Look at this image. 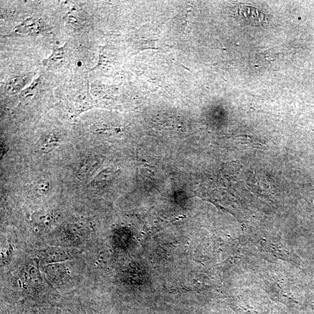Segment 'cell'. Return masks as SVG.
I'll list each match as a JSON object with an SVG mask.
<instances>
[{
    "label": "cell",
    "mask_w": 314,
    "mask_h": 314,
    "mask_svg": "<svg viewBox=\"0 0 314 314\" xmlns=\"http://www.w3.org/2000/svg\"><path fill=\"white\" fill-rule=\"evenodd\" d=\"M42 256L50 264L61 263L70 258V255L66 250L60 248L48 249L44 252Z\"/></svg>",
    "instance_id": "cell-1"
},
{
    "label": "cell",
    "mask_w": 314,
    "mask_h": 314,
    "mask_svg": "<svg viewBox=\"0 0 314 314\" xmlns=\"http://www.w3.org/2000/svg\"><path fill=\"white\" fill-rule=\"evenodd\" d=\"M16 31L20 34H32L41 31L40 20L35 18H29L16 27Z\"/></svg>",
    "instance_id": "cell-2"
},
{
    "label": "cell",
    "mask_w": 314,
    "mask_h": 314,
    "mask_svg": "<svg viewBox=\"0 0 314 314\" xmlns=\"http://www.w3.org/2000/svg\"><path fill=\"white\" fill-rule=\"evenodd\" d=\"M240 15L252 23L261 24L264 22L265 17L263 13L257 9L252 7H242L240 8Z\"/></svg>",
    "instance_id": "cell-3"
},
{
    "label": "cell",
    "mask_w": 314,
    "mask_h": 314,
    "mask_svg": "<svg viewBox=\"0 0 314 314\" xmlns=\"http://www.w3.org/2000/svg\"><path fill=\"white\" fill-rule=\"evenodd\" d=\"M28 78L26 76H17L11 78L7 81L5 86V92L8 94L14 95L20 91L26 85Z\"/></svg>",
    "instance_id": "cell-4"
},
{
    "label": "cell",
    "mask_w": 314,
    "mask_h": 314,
    "mask_svg": "<svg viewBox=\"0 0 314 314\" xmlns=\"http://www.w3.org/2000/svg\"><path fill=\"white\" fill-rule=\"evenodd\" d=\"M25 281L33 287L40 286L42 282V277L39 269L34 265H29L25 269L24 273Z\"/></svg>",
    "instance_id": "cell-5"
},
{
    "label": "cell",
    "mask_w": 314,
    "mask_h": 314,
    "mask_svg": "<svg viewBox=\"0 0 314 314\" xmlns=\"http://www.w3.org/2000/svg\"><path fill=\"white\" fill-rule=\"evenodd\" d=\"M65 57V47H54L52 54L47 59L44 60L43 65L46 66H58L63 62Z\"/></svg>",
    "instance_id": "cell-6"
},
{
    "label": "cell",
    "mask_w": 314,
    "mask_h": 314,
    "mask_svg": "<svg viewBox=\"0 0 314 314\" xmlns=\"http://www.w3.org/2000/svg\"><path fill=\"white\" fill-rule=\"evenodd\" d=\"M49 189L50 183L45 179H39L32 184V192L35 195L38 196L47 194Z\"/></svg>",
    "instance_id": "cell-7"
},
{
    "label": "cell",
    "mask_w": 314,
    "mask_h": 314,
    "mask_svg": "<svg viewBox=\"0 0 314 314\" xmlns=\"http://www.w3.org/2000/svg\"><path fill=\"white\" fill-rule=\"evenodd\" d=\"M51 221V216L48 214L36 215L34 218V224L39 228H45L49 226Z\"/></svg>",
    "instance_id": "cell-8"
},
{
    "label": "cell",
    "mask_w": 314,
    "mask_h": 314,
    "mask_svg": "<svg viewBox=\"0 0 314 314\" xmlns=\"http://www.w3.org/2000/svg\"><path fill=\"white\" fill-rule=\"evenodd\" d=\"M40 83V78H38L37 79L33 81L32 83L30 85L28 88H26L25 90H24L22 94H20V96H26V95L29 94L30 93H31L33 90L37 88L38 86Z\"/></svg>",
    "instance_id": "cell-9"
}]
</instances>
